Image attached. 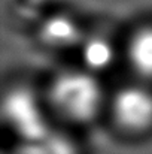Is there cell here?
Returning <instances> with one entry per match:
<instances>
[{"label":"cell","instance_id":"obj_1","mask_svg":"<svg viewBox=\"0 0 152 154\" xmlns=\"http://www.w3.org/2000/svg\"><path fill=\"white\" fill-rule=\"evenodd\" d=\"M45 102L51 114L61 121L85 126L93 123L107 106V97L94 72L85 67H72L52 76Z\"/></svg>","mask_w":152,"mask_h":154},{"label":"cell","instance_id":"obj_2","mask_svg":"<svg viewBox=\"0 0 152 154\" xmlns=\"http://www.w3.org/2000/svg\"><path fill=\"white\" fill-rule=\"evenodd\" d=\"M112 121L127 135L152 130V84L134 81L118 88L107 103Z\"/></svg>","mask_w":152,"mask_h":154},{"label":"cell","instance_id":"obj_3","mask_svg":"<svg viewBox=\"0 0 152 154\" xmlns=\"http://www.w3.org/2000/svg\"><path fill=\"white\" fill-rule=\"evenodd\" d=\"M46 102L37 100L28 88H13L4 99V118L18 136V141H28L52 130Z\"/></svg>","mask_w":152,"mask_h":154},{"label":"cell","instance_id":"obj_4","mask_svg":"<svg viewBox=\"0 0 152 154\" xmlns=\"http://www.w3.org/2000/svg\"><path fill=\"white\" fill-rule=\"evenodd\" d=\"M125 60L137 81L152 84V23L137 27L128 36Z\"/></svg>","mask_w":152,"mask_h":154},{"label":"cell","instance_id":"obj_5","mask_svg":"<svg viewBox=\"0 0 152 154\" xmlns=\"http://www.w3.org/2000/svg\"><path fill=\"white\" fill-rule=\"evenodd\" d=\"M40 39L45 45L52 48H70L82 45L84 33L76 20L66 14H57L49 17L40 27Z\"/></svg>","mask_w":152,"mask_h":154},{"label":"cell","instance_id":"obj_6","mask_svg":"<svg viewBox=\"0 0 152 154\" xmlns=\"http://www.w3.org/2000/svg\"><path fill=\"white\" fill-rule=\"evenodd\" d=\"M13 154H79L75 142L66 135L51 130L46 135L19 141Z\"/></svg>","mask_w":152,"mask_h":154},{"label":"cell","instance_id":"obj_7","mask_svg":"<svg viewBox=\"0 0 152 154\" xmlns=\"http://www.w3.org/2000/svg\"><path fill=\"white\" fill-rule=\"evenodd\" d=\"M82 61L87 70L97 73L109 67L115 58V52L107 39L100 36H94L91 39H85L82 42Z\"/></svg>","mask_w":152,"mask_h":154}]
</instances>
